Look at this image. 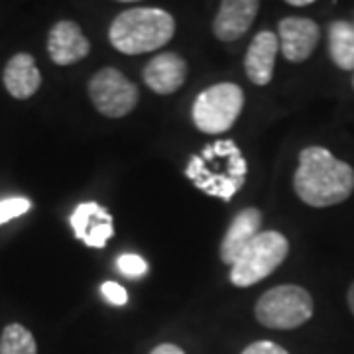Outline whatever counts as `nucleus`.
I'll return each mask as SVG.
<instances>
[{"label": "nucleus", "instance_id": "6ab92c4d", "mask_svg": "<svg viewBox=\"0 0 354 354\" xmlns=\"http://www.w3.org/2000/svg\"><path fill=\"white\" fill-rule=\"evenodd\" d=\"M116 266H118V270H120L122 274H127L130 278H138V276H144V274L148 272L146 260L136 256V254H124V256H120Z\"/></svg>", "mask_w": 354, "mask_h": 354}, {"label": "nucleus", "instance_id": "f3484780", "mask_svg": "<svg viewBox=\"0 0 354 354\" xmlns=\"http://www.w3.org/2000/svg\"><path fill=\"white\" fill-rule=\"evenodd\" d=\"M0 354H38V344L26 327L20 323H10L2 330Z\"/></svg>", "mask_w": 354, "mask_h": 354}, {"label": "nucleus", "instance_id": "dca6fc26", "mask_svg": "<svg viewBox=\"0 0 354 354\" xmlns=\"http://www.w3.org/2000/svg\"><path fill=\"white\" fill-rule=\"evenodd\" d=\"M329 55L342 71H354V24L337 20L329 24Z\"/></svg>", "mask_w": 354, "mask_h": 354}, {"label": "nucleus", "instance_id": "4be33fe9", "mask_svg": "<svg viewBox=\"0 0 354 354\" xmlns=\"http://www.w3.org/2000/svg\"><path fill=\"white\" fill-rule=\"evenodd\" d=\"M150 354H185L177 344H171V342H164V344H158Z\"/></svg>", "mask_w": 354, "mask_h": 354}, {"label": "nucleus", "instance_id": "5701e85b", "mask_svg": "<svg viewBox=\"0 0 354 354\" xmlns=\"http://www.w3.org/2000/svg\"><path fill=\"white\" fill-rule=\"evenodd\" d=\"M288 4L290 6H309V4H313V0H288Z\"/></svg>", "mask_w": 354, "mask_h": 354}, {"label": "nucleus", "instance_id": "f03ea898", "mask_svg": "<svg viewBox=\"0 0 354 354\" xmlns=\"http://www.w3.org/2000/svg\"><path fill=\"white\" fill-rule=\"evenodd\" d=\"M246 160L232 140H216L193 156L185 167V176L197 189L211 197L230 201L246 181Z\"/></svg>", "mask_w": 354, "mask_h": 354}, {"label": "nucleus", "instance_id": "1a4fd4ad", "mask_svg": "<svg viewBox=\"0 0 354 354\" xmlns=\"http://www.w3.org/2000/svg\"><path fill=\"white\" fill-rule=\"evenodd\" d=\"M69 223L77 239L91 248H104L106 241L114 234L113 215L95 201L77 205Z\"/></svg>", "mask_w": 354, "mask_h": 354}, {"label": "nucleus", "instance_id": "7ed1b4c3", "mask_svg": "<svg viewBox=\"0 0 354 354\" xmlns=\"http://www.w3.org/2000/svg\"><path fill=\"white\" fill-rule=\"evenodd\" d=\"M176 34V20L162 8H128L113 20L109 39L114 50L138 55L160 50Z\"/></svg>", "mask_w": 354, "mask_h": 354}, {"label": "nucleus", "instance_id": "9d476101", "mask_svg": "<svg viewBox=\"0 0 354 354\" xmlns=\"http://www.w3.org/2000/svg\"><path fill=\"white\" fill-rule=\"evenodd\" d=\"M91 51V44L81 28L71 20H62L48 34V53L55 65H73L85 59Z\"/></svg>", "mask_w": 354, "mask_h": 354}, {"label": "nucleus", "instance_id": "2eb2a0df", "mask_svg": "<svg viewBox=\"0 0 354 354\" xmlns=\"http://www.w3.org/2000/svg\"><path fill=\"white\" fill-rule=\"evenodd\" d=\"M4 87L14 99L24 101L38 93L41 73L30 53H16L4 67Z\"/></svg>", "mask_w": 354, "mask_h": 354}, {"label": "nucleus", "instance_id": "6e6552de", "mask_svg": "<svg viewBox=\"0 0 354 354\" xmlns=\"http://www.w3.org/2000/svg\"><path fill=\"white\" fill-rule=\"evenodd\" d=\"M278 32L281 53L291 64H301L309 59L321 38V30L317 22L297 16H288L279 20Z\"/></svg>", "mask_w": 354, "mask_h": 354}, {"label": "nucleus", "instance_id": "423d86ee", "mask_svg": "<svg viewBox=\"0 0 354 354\" xmlns=\"http://www.w3.org/2000/svg\"><path fill=\"white\" fill-rule=\"evenodd\" d=\"M244 106V93L234 83L213 85L195 99L193 122L205 134H223L232 128Z\"/></svg>", "mask_w": 354, "mask_h": 354}, {"label": "nucleus", "instance_id": "0eeeda50", "mask_svg": "<svg viewBox=\"0 0 354 354\" xmlns=\"http://www.w3.org/2000/svg\"><path fill=\"white\" fill-rule=\"evenodd\" d=\"M88 97L101 114L122 118L136 109L138 87L118 69L104 67L88 81Z\"/></svg>", "mask_w": 354, "mask_h": 354}, {"label": "nucleus", "instance_id": "aec40b11", "mask_svg": "<svg viewBox=\"0 0 354 354\" xmlns=\"http://www.w3.org/2000/svg\"><path fill=\"white\" fill-rule=\"evenodd\" d=\"M102 295L106 301H111L113 305H127L128 293L122 286H118L116 281H104L101 286Z\"/></svg>", "mask_w": 354, "mask_h": 354}, {"label": "nucleus", "instance_id": "39448f33", "mask_svg": "<svg viewBox=\"0 0 354 354\" xmlns=\"http://www.w3.org/2000/svg\"><path fill=\"white\" fill-rule=\"evenodd\" d=\"M313 297L299 286H278L268 290L256 304V319L268 329L291 330L313 317Z\"/></svg>", "mask_w": 354, "mask_h": 354}, {"label": "nucleus", "instance_id": "412c9836", "mask_svg": "<svg viewBox=\"0 0 354 354\" xmlns=\"http://www.w3.org/2000/svg\"><path fill=\"white\" fill-rule=\"evenodd\" d=\"M242 354H290L286 348H281L279 344L272 341H256L252 344H248Z\"/></svg>", "mask_w": 354, "mask_h": 354}, {"label": "nucleus", "instance_id": "f257e3e1", "mask_svg": "<svg viewBox=\"0 0 354 354\" xmlns=\"http://www.w3.org/2000/svg\"><path fill=\"white\" fill-rule=\"evenodd\" d=\"M293 189L309 207H333L353 195L354 169L327 148L309 146L299 153Z\"/></svg>", "mask_w": 354, "mask_h": 354}, {"label": "nucleus", "instance_id": "9b49d317", "mask_svg": "<svg viewBox=\"0 0 354 354\" xmlns=\"http://www.w3.org/2000/svg\"><path fill=\"white\" fill-rule=\"evenodd\" d=\"M258 0H225L213 20V32L223 41H234L242 38L258 14Z\"/></svg>", "mask_w": 354, "mask_h": 354}, {"label": "nucleus", "instance_id": "20e7f679", "mask_svg": "<svg viewBox=\"0 0 354 354\" xmlns=\"http://www.w3.org/2000/svg\"><path fill=\"white\" fill-rule=\"evenodd\" d=\"M290 242L278 230H264L254 239L232 264L230 281L239 288H250L276 272L288 258Z\"/></svg>", "mask_w": 354, "mask_h": 354}, {"label": "nucleus", "instance_id": "ddd939ff", "mask_svg": "<svg viewBox=\"0 0 354 354\" xmlns=\"http://www.w3.org/2000/svg\"><path fill=\"white\" fill-rule=\"evenodd\" d=\"M279 50V38L272 32H260L256 34L246 51L244 57V69L246 75L254 85L264 87L274 77V65H276V55Z\"/></svg>", "mask_w": 354, "mask_h": 354}, {"label": "nucleus", "instance_id": "b1692460", "mask_svg": "<svg viewBox=\"0 0 354 354\" xmlns=\"http://www.w3.org/2000/svg\"><path fill=\"white\" fill-rule=\"evenodd\" d=\"M348 307H351V311H353V315H354V281H353V286L348 288Z\"/></svg>", "mask_w": 354, "mask_h": 354}, {"label": "nucleus", "instance_id": "a211bd4d", "mask_svg": "<svg viewBox=\"0 0 354 354\" xmlns=\"http://www.w3.org/2000/svg\"><path fill=\"white\" fill-rule=\"evenodd\" d=\"M32 209V203L26 197H8L0 201V225L8 223L10 218L22 216Z\"/></svg>", "mask_w": 354, "mask_h": 354}, {"label": "nucleus", "instance_id": "4468645a", "mask_svg": "<svg viewBox=\"0 0 354 354\" xmlns=\"http://www.w3.org/2000/svg\"><path fill=\"white\" fill-rule=\"evenodd\" d=\"M262 227V213L260 209H244L239 215L234 216V221L230 223L227 234L221 244V260L225 264H234L239 260L246 246L260 234Z\"/></svg>", "mask_w": 354, "mask_h": 354}, {"label": "nucleus", "instance_id": "393cba45", "mask_svg": "<svg viewBox=\"0 0 354 354\" xmlns=\"http://www.w3.org/2000/svg\"><path fill=\"white\" fill-rule=\"evenodd\" d=\"M353 85H354V79H353Z\"/></svg>", "mask_w": 354, "mask_h": 354}, {"label": "nucleus", "instance_id": "f8f14e48", "mask_svg": "<svg viewBox=\"0 0 354 354\" xmlns=\"http://www.w3.org/2000/svg\"><path fill=\"white\" fill-rule=\"evenodd\" d=\"M144 83L158 95H171L187 79V64L177 53H160L144 67Z\"/></svg>", "mask_w": 354, "mask_h": 354}]
</instances>
